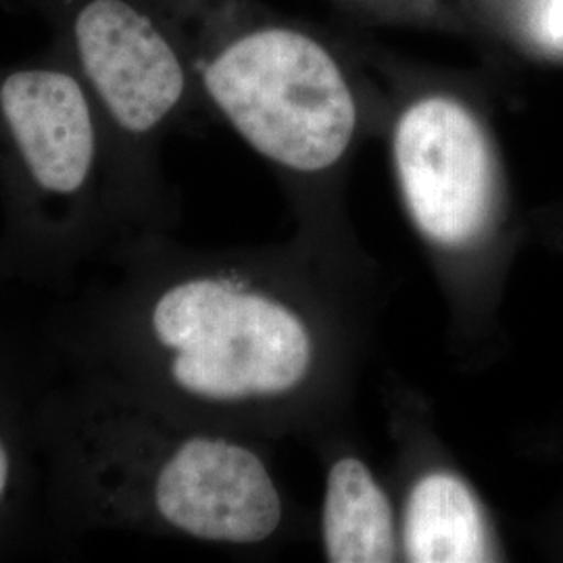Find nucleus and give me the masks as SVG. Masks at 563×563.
<instances>
[{"label":"nucleus","mask_w":563,"mask_h":563,"mask_svg":"<svg viewBox=\"0 0 563 563\" xmlns=\"http://www.w3.org/2000/svg\"><path fill=\"white\" fill-rule=\"evenodd\" d=\"M60 322L76 376L188 422L239 432L297 405L328 363L322 325L257 263L134 234Z\"/></svg>","instance_id":"1"},{"label":"nucleus","mask_w":563,"mask_h":563,"mask_svg":"<svg viewBox=\"0 0 563 563\" xmlns=\"http://www.w3.org/2000/svg\"><path fill=\"white\" fill-rule=\"evenodd\" d=\"M48 501L76 530L257 547L284 526L280 484L239 432L188 422L76 376L34 407Z\"/></svg>","instance_id":"2"},{"label":"nucleus","mask_w":563,"mask_h":563,"mask_svg":"<svg viewBox=\"0 0 563 563\" xmlns=\"http://www.w3.org/2000/svg\"><path fill=\"white\" fill-rule=\"evenodd\" d=\"M0 125L23 178L0 234V278L63 286L123 239L90 202L99 128L80 81L21 69L0 84Z\"/></svg>","instance_id":"3"},{"label":"nucleus","mask_w":563,"mask_h":563,"mask_svg":"<svg viewBox=\"0 0 563 563\" xmlns=\"http://www.w3.org/2000/svg\"><path fill=\"white\" fill-rule=\"evenodd\" d=\"M202 84L242 141L295 174L339 165L360 128L341 63L295 27L267 25L234 38L205 65Z\"/></svg>","instance_id":"4"},{"label":"nucleus","mask_w":563,"mask_h":563,"mask_svg":"<svg viewBox=\"0 0 563 563\" xmlns=\"http://www.w3.org/2000/svg\"><path fill=\"white\" fill-rule=\"evenodd\" d=\"M393 162L409 222L439 255H467L493 225L497 172L483 121L449 95L409 102L395 123Z\"/></svg>","instance_id":"5"},{"label":"nucleus","mask_w":563,"mask_h":563,"mask_svg":"<svg viewBox=\"0 0 563 563\" xmlns=\"http://www.w3.org/2000/svg\"><path fill=\"white\" fill-rule=\"evenodd\" d=\"M81 67L125 136L157 132L180 107L186 74L162 30L125 0H92L76 20Z\"/></svg>","instance_id":"6"},{"label":"nucleus","mask_w":563,"mask_h":563,"mask_svg":"<svg viewBox=\"0 0 563 563\" xmlns=\"http://www.w3.org/2000/svg\"><path fill=\"white\" fill-rule=\"evenodd\" d=\"M399 528L405 562H493L497 555L481 497L446 467H430L409 484Z\"/></svg>","instance_id":"7"},{"label":"nucleus","mask_w":563,"mask_h":563,"mask_svg":"<svg viewBox=\"0 0 563 563\" xmlns=\"http://www.w3.org/2000/svg\"><path fill=\"white\" fill-rule=\"evenodd\" d=\"M320 537L328 562L388 563L401 558L399 511L360 455H341L328 467Z\"/></svg>","instance_id":"8"},{"label":"nucleus","mask_w":563,"mask_h":563,"mask_svg":"<svg viewBox=\"0 0 563 563\" xmlns=\"http://www.w3.org/2000/svg\"><path fill=\"white\" fill-rule=\"evenodd\" d=\"M34 455H38L34 407L27 413L0 384V528L20 507L32 478Z\"/></svg>","instance_id":"9"}]
</instances>
